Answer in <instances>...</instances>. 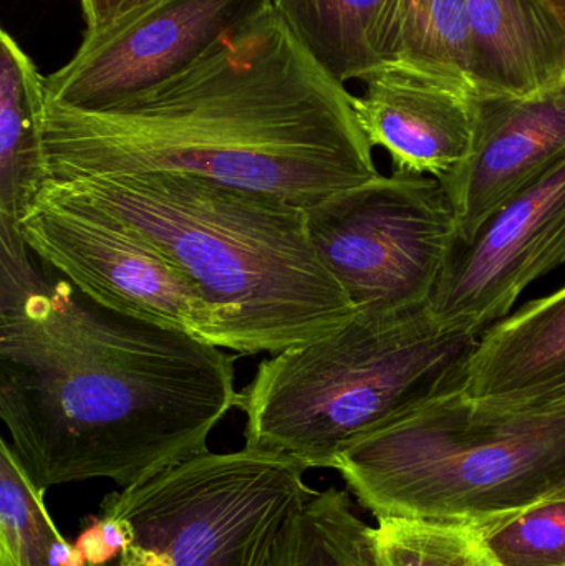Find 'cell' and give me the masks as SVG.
Wrapping results in <instances>:
<instances>
[{
    "label": "cell",
    "instance_id": "obj_1",
    "mask_svg": "<svg viewBox=\"0 0 565 566\" xmlns=\"http://www.w3.org/2000/svg\"><path fill=\"white\" fill-rule=\"evenodd\" d=\"M236 353L109 308L0 252V419L36 488H129L208 452L238 408Z\"/></svg>",
    "mask_w": 565,
    "mask_h": 566
},
{
    "label": "cell",
    "instance_id": "obj_2",
    "mask_svg": "<svg viewBox=\"0 0 565 566\" xmlns=\"http://www.w3.org/2000/svg\"><path fill=\"white\" fill-rule=\"evenodd\" d=\"M372 149L354 95L274 7L151 93L40 115L45 179L186 172L302 209L378 178Z\"/></svg>",
    "mask_w": 565,
    "mask_h": 566
},
{
    "label": "cell",
    "instance_id": "obj_3",
    "mask_svg": "<svg viewBox=\"0 0 565 566\" xmlns=\"http://www.w3.org/2000/svg\"><path fill=\"white\" fill-rule=\"evenodd\" d=\"M50 181L148 239L195 283L219 348L279 355L357 312L315 251L307 209L186 172Z\"/></svg>",
    "mask_w": 565,
    "mask_h": 566
},
{
    "label": "cell",
    "instance_id": "obj_4",
    "mask_svg": "<svg viewBox=\"0 0 565 566\" xmlns=\"http://www.w3.org/2000/svg\"><path fill=\"white\" fill-rule=\"evenodd\" d=\"M461 388L405 409L337 455L335 471L377 521L484 534L565 488V412L516 411Z\"/></svg>",
    "mask_w": 565,
    "mask_h": 566
},
{
    "label": "cell",
    "instance_id": "obj_5",
    "mask_svg": "<svg viewBox=\"0 0 565 566\" xmlns=\"http://www.w3.org/2000/svg\"><path fill=\"white\" fill-rule=\"evenodd\" d=\"M477 335L444 332L428 306L357 310L322 338L258 366L239 395L245 446L334 469L352 442L405 409L463 386Z\"/></svg>",
    "mask_w": 565,
    "mask_h": 566
},
{
    "label": "cell",
    "instance_id": "obj_6",
    "mask_svg": "<svg viewBox=\"0 0 565 566\" xmlns=\"http://www.w3.org/2000/svg\"><path fill=\"white\" fill-rule=\"evenodd\" d=\"M305 471L248 446L202 452L106 495L73 545L85 566H271L315 494Z\"/></svg>",
    "mask_w": 565,
    "mask_h": 566
},
{
    "label": "cell",
    "instance_id": "obj_7",
    "mask_svg": "<svg viewBox=\"0 0 565 566\" xmlns=\"http://www.w3.org/2000/svg\"><path fill=\"white\" fill-rule=\"evenodd\" d=\"M307 224L355 310L425 308L460 241L444 186L397 169L307 209Z\"/></svg>",
    "mask_w": 565,
    "mask_h": 566
},
{
    "label": "cell",
    "instance_id": "obj_8",
    "mask_svg": "<svg viewBox=\"0 0 565 566\" xmlns=\"http://www.w3.org/2000/svg\"><path fill=\"white\" fill-rule=\"evenodd\" d=\"M19 231L43 268L102 305L212 345L215 316L195 283L118 219L43 179Z\"/></svg>",
    "mask_w": 565,
    "mask_h": 566
},
{
    "label": "cell",
    "instance_id": "obj_9",
    "mask_svg": "<svg viewBox=\"0 0 565 566\" xmlns=\"http://www.w3.org/2000/svg\"><path fill=\"white\" fill-rule=\"evenodd\" d=\"M272 0H156L98 32L45 76V99L82 112L132 102L185 75Z\"/></svg>",
    "mask_w": 565,
    "mask_h": 566
},
{
    "label": "cell",
    "instance_id": "obj_10",
    "mask_svg": "<svg viewBox=\"0 0 565 566\" xmlns=\"http://www.w3.org/2000/svg\"><path fill=\"white\" fill-rule=\"evenodd\" d=\"M565 265V158L458 242L428 310L440 328L480 335L524 290Z\"/></svg>",
    "mask_w": 565,
    "mask_h": 566
},
{
    "label": "cell",
    "instance_id": "obj_11",
    "mask_svg": "<svg viewBox=\"0 0 565 566\" xmlns=\"http://www.w3.org/2000/svg\"><path fill=\"white\" fill-rule=\"evenodd\" d=\"M354 95L358 125L372 148L385 149L397 171L447 185L474 151L483 98L470 76L417 62H390Z\"/></svg>",
    "mask_w": 565,
    "mask_h": 566
},
{
    "label": "cell",
    "instance_id": "obj_12",
    "mask_svg": "<svg viewBox=\"0 0 565 566\" xmlns=\"http://www.w3.org/2000/svg\"><path fill=\"white\" fill-rule=\"evenodd\" d=\"M565 158V85L533 98H481L467 168L444 186L468 242L481 226Z\"/></svg>",
    "mask_w": 565,
    "mask_h": 566
},
{
    "label": "cell",
    "instance_id": "obj_13",
    "mask_svg": "<svg viewBox=\"0 0 565 566\" xmlns=\"http://www.w3.org/2000/svg\"><path fill=\"white\" fill-rule=\"evenodd\" d=\"M474 82L484 98H533L563 85L565 3L464 0Z\"/></svg>",
    "mask_w": 565,
    "mask_h": 566
},
{
    "label": "cell",
    "instance_id": "obj_14",
    "mask_svg": "<svg viewBox=\"0 0 565 566\" xmlns=\"http://www.w3.org/2000/svg\"><path fill=\"white\" fill-rule=\"evenodd\" d=\"M565 371V286L531 300L484 329L468 363L463 392L501 398Z\"/></svg>",
    "mask_w": 565,
    "mask_h": 566
},
{
    "label": "cell",
    "instance_id": "obj_15",
    "mask_svg": "<svg viewBox=\"0 0 565 566\" xmlns=\"http://www.w3.org/2000/svg\"><path fill=\"white\" fill-rule=\"evenodd\" d=\"M45 76L7 30L0 33V222L20 214L43 182L40 115Z\"/></svg>",
    "mask_w": 565,
    "mask_h": 566
},
{
    "label": "cell",
    "instance_id": "obj_16",
    "mask_svg": "<svg viewBox=\"0 0 565 566\" xmlns=\"http://www.w3.org/2000/svg\"><path fill=\"white\" fill-rule=\"evenodd\" d=\"M385 0H272L292 35L341 83L380 69L374 33Z\"/></svg>",
    "mask_w": 565,
    "mask_h": 566
},
{
    "label": "cell",
    "instance_id": "obj_17",
    "mask_svg": "<svg viewBox=\"0 0 565 566\" xmlns=\"http://www.w3.org/2000/svg\"><path fill=\"white\" fill-rule=\"evenodd\" d=\"M374 45L381 65L427 63L474 82L473 42L464 0H385Z\"/></svg>",
    "mask_w": 565,
    "mask_h": 566
},
{
    "label": "cell",
    "instance_id": "obj_18",
    "mask_svg": "<svg viewBox=\"0 0 565 566\" xmlns=\"http://www.w3.org/2000/svg\"><path fill=\"white\" fill-rule=\"evenodd\" d=\"M271 566H384L377 531L352 507L347 491L315 492L289 522Z\"/></svg>",
    "mask_w": 565,
    "mask_h": 566
},
{
    "label": "cell",
    "instance_id": "obj_19",
    "mask_svg": "<svg viewBox=\"0 0 565 566\" xmlns=\"http://www.w3.org/2000/svg\"><path fill=\"white\" fill-rule=\"evenodd\" d=\"M36 488L7 439L0 441V554L15 566H85L60 535Z\"/></svg>",
    "mask_w": 565,
    "mask_h": 566
},
{
    "label": "cell",
    "instance_id": "obj_20",
    "mask_svg": "<svg viewBox=\"0 0 565 566\" xmlns=\"http://www.w3.org/2000/svg\"><path fill=\"white\" fill-rule=\"evenodd\" d=\"M375 531L384 566H500L483 534L468 525L388 517Z\"/></svg>",
    "mask_w": 565,
    "mask_h": 566
},
{
    "label": "cell",
    "instance_id": "obj_21",
    "mask_svg": "<svg viewBox=\"0 0 565 566\" xmlns=\"http://www.w3.org/2000/svg\"><path fill=\"white\" fill-rule=\"evenodd\" d=\"M500 566H565V501H550L484 532Z\"/></svg>",
    "mask_w": 565,
    "mask_h": 566
},
{
    "label": "cell",
    "instance_id": "obj_22",
    "mask_svg": "<svg viewBox=\"0 0 565 566\" xmlns=\"http://www.w3.org/2000/svg\"><path fill=\"white\" fill-rule=\"evenodd\" d=\"M503 408L516 411L541 412V415H563L565 412V371L546 379L540 385L521 389L501 398L483 399Z\"/></svg>",
    "mask_w": 565,
    "mask_h": 566
},
{
    "label": "cell",
    "instance_id": "obj_23",
    "mask_svg": "<svg viewBox=\"0 0 565 566\" xmlns=\"http://www.w3.org/2000/svg\"><path fill=\"white\" fill-rule=\"evenodd\" d=\"M156 0H80L86 32L93 33L106 29L123 17L149 6Z\"/></svg>",
    "mask_w": 565,
    "mask_h": 566
},
{
    "label": "cell",
    "instance_id": "obj_24",
    "mask_svg": "<svg viewBox=\"0 0 565 566\" xmlns=\"http://www.w3.org/2000/svg\"><path fill=\"white\" fill-rule=\"evenodd\" d=\"M0 566H15L7 555L0 554Z\"/></svg>",
    "mask_w": 565,
    "mask_h": 566
},
{
    "label": "cell",
    "instance_id": "obj_25",
    "mask_svg": "<svg viewBox=\"0 0 565 566\" xmlns=\"http://www.w3.org/2000/svg\"><path fill=\"white\" fill-rule=\"evenodd\" d=\"M551 501H565V488L563 489V491L557 492V494L554 495V497L551 499Z\"/></svg>",
    "mask_w": 565,
    "mask_h": 566
},
{
    "label": "cell",
    "instance_id": "obj_26",
    "mask_svg": "<svg viewBox=\"0 0 565 566\" xmlns=\"http://www.w3.org/2000/svg\"><path fill=\"white\" fill-rule=\"evenodd\" d=\"M563 85H565V75H564V80H563ZM563 85H561V86H563Z\"/></svg>",
    "mask_w": 565,
    "mask_h": 566
},
{
    "label": "cell",
    "instance_id": "obj_27",
    "mask_svg": "<svg viewBox=\"0 0 565 566\" xmlns=\"http://www.w3.org/2000/svg\"><path fill=\"white\" fill-rule=\"evenodd\" d=\"M561 2H564V3H565V0H561Z\"/></svg>",
    "mask_w": 565,
    "mask_h": 566
}]
</instances>
